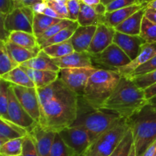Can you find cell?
Returning <instances> with one entry per match:
<instances>
[{"label":"cell","instance_id":"obj_55","mask_svg":"<svg viewBox=\"0 0 156 156\" xmlns=\"http://www.w3.org/2000/svg\"><path fill=\"white\" fill-rule=\"evenodd\" d=\"M113 1H114V0H101V3H103L104 5L107 6V5H108L109 3H111V2Z\"/></svg>","mask_w":156,"mask_h":156},{"label":"cell","instance_id":"obj_37","mask_svg":"<svg viewBox=\"0 0 156 156\" xmlns=\"http://www.w3.org/2000/svg\"><path fill=\"white\" fill-rule=\"evenodd\" d=\"M140 37L146 41V43H156V24L149 21L144 16L142 22Z\"/></svg>","mask_w":156,"mask_h":156},{"label":"cell","instance_id":"obj_11","mask_svg":"<svg viewBox=\"0 0 156 156\" xmlns=\"http://www.w3.org/2000/svg\"><path fill=\"white\" fill-rule=\"evenodd\" d=\"M17 99L27 113L39 123L41 119V105L36 87H25L11 84Z\"/></svg>","mask_w":156,"mask_h":156},{"label":"cell","instance_id":"obj_16","mask_svg":"<svg viewBox=\"0 0 156 156\" xmlns=\"http://www.w3.org/2000/svg\"><path fill=\"white\" fill-rule=\"evenodd\" d=\"M53 61L59 69L94 67L91 61V55L87 51H75L66 56L53 59Z\"/></svg>","mask_w":156,"mask_h":156},{"label":"cell","instance_id":"obj_36","mask_svg":"<svg viewBox=\"0 0 156 156\" xmlns=\"http://www.w3.org/2000/svg\"><path fill=\"white\" fill-rule=\"evenodd\" d=\"M9 83L0 79V118L8 119V108H9Z\"/></svg>","mask_w":156,"mask_h":156},{"label":"cell","instance_id":"obj_42","mask_svg":"<svg viewBox=\"0 0 156 156\" xmlns=\"http://www.w3.org/2000/svg\"><path fill=\"white\" fill-rule=\"evenodd\" d=\"M142 4L140 0H114L106 6L107 12H113L120 9L129 7L134 5Z\"/></svg>","mask_w":156,"mask_h":156},{"label":"cell","instance_id":"obj_48","mask_svg":"<svg viewBox=\"0 0 156 156\" xmlns=\"http://www.w3.org/2000/svg\"><path fill=\"white\" fill-rule=\"evenodd\" d=\"M15 9L16 8L27 7V6H32L37 3L38 0H15Z\"/></svg>","mask_w":156,"mask_h":156},{"label":"cell","instance_id":"obj_25","mask_svg":"<svg viewBox=\"0 0 156 156\" xmlns=\"http://www.w3.org/2000/svg\"><path fill=\"white\" fill-rule=\"evenodd\" d=\"M0 79L4 80L6 82L14 85L25 87H36L27 73L20 66L8 73L0 75Z\"/></svg>","mask_w":156,"mask_h":156},{"label":"cell","instance_id":"obj_30","mask_svg":"<svg viewBox=\"0 0 156 156\" xmlns=\"http://www.w3.org/2000/svg\"><path fill=\"white\" fill-rule=\"evenodd\" d=\"M62 19L61 18H52V17L47 16L44 14L34 13V24H33V31L35 36L37 37L38 35H41L43 32H45L47 28L53 26V24L59 22Z\"/></svg>","mask_w":156,"mask_h":156},{"label":"cell","instance_id":"obj_15","mask_svg":"<svg viewBox=\"0 0 156 156\" xmlns=\"http://www.w3.org/2000/svg\"><path fill=\"white\" fill-rule=\"evenodd\" d=\"M114 43L118 45L133 61L138 56L141 51L142 46L146 42L140 35H130L116 32Z\"/></svg>","mask_w":156,"mask_h":156},{"label":"cell","instance_id":"obj_19","mask_svg":"<svg viewBox=\"0 0 156 156\" xmlns=\"http://www.w3.org/2000/svg\"><path fill=\"white\" fill-rule=\"evenodd\" d=\"M146 6L145 4H138L134 6H129V7L123 8V9H117L113 12H107L102 17L101 22L106 24L107 25L115 28L117 25L123 22V21L133 15L137 11Z\"/></svg>","mask_w":156,"mask_h":156},{"label":"cell","instance_id":"obj_7","mask_svg":"<svg viewBox=\"0 0 156 156\" xmlns=\"http://www.w3.org/2000/svg\"><path fill=\"white\" fill-rule=\"evenodd\" d=\"M1 15L2 38L4 39V32L6 37L15 31H21L34 33L33 24L34 12L31 6L16 8L7 15Z\"/></svg>","mask_w":156,"mask_h":156},{"label":"cell","instance_id":"obj_45","mask_svg":"<svg viewBox=\"0 0 156 156\" xmlns=\"http://www.w3.org/2000/svg\"><path fill=\"white\" fill-rule=\"evenodd\" d=\"M15 9V0H0V14L2 15H9Z\"/></svg>","mask_w":156,"mask_h":156},{"label":"cell","instance_id":"obj_44","mask_svg":"<svg viewBox=\"0 0 156 156\" xmlns=\"http://www.w3.org/2000/svg\"><path fill=\"white\" fill-rule=\"evenodd\" d=\"M66 6L69 12V19L77 21L81 9V0H67Z\"/></svg>","mask_w":156,"mask_h":156},{"label":"cell","instance_id":"obj_52","mask_svg":"<svg viewBox=\"0 0 156 156\" xmlns=\"http://www.w3.org/2000/svg\"><path fill=\"white\" fill-rule=\"evenodd\" d=\"M82 2H83L84 4L88 5V6H95L97 5L100 4L101 2V0H81Z\"/></svg>","mask_w":156,"mask_h":156},{"label":"cell","instance_id":"obj_9","mask_svg":"<svg viewBox=\"0 0 156 156\" xmlns=\"http://www.w3.org/2000/svg\"><path fill=\"white\" fill-rule=\"evenodd\" d=\"M98 68L94 67L60 69L59 77L78 96H83L90 76Z\"/></svg>","mask_w":156,"mask_h":156},{"label":"cell","instance_id":"obj_59","mask_svg":"<svg viewBox=\"0 0 156 156\" xmlns=\"http://www.w3.org/2000/svg\"><path fill=\"white\" fill-rule=\"evenodd\" d=\"M38 1H44V0H38Z\"/></svg>","mask_w":156,"mask_h":156},{"label":"cell","instance_id":"obj_32","mask_svg":"<svg viewBox=\"0 0 156 156\" xmlns=\"http://www.w3.org/2000/svg\"><path fill=\"white\" fill-rule=\"evenodd\" d=\"M20 66L15 62L8 52L6 48L5 41L4 40L0 41V75L8 73L13 69Z\"/></svg>","mask_w":156,"mask_h":156},{"label":"cell","instance_id":"obj_12","mask_svg":"<svg viewBox=\"0 0 156 156\" xmlns=\"http://www.w3.org/2000/svg\"><path fill=\"white\" fill-rule=\"evenodd\" d=\"M7 119L27 129L28 133L37 124V122L23 108L18 99H17L11 87V84L9 90V108Z\"/></svg>","mask_w":156,"mask_h":156},{"label":"cell","instance_id":"obj_4","mask_svg":"<svg viewBox=\"0 0 156 156\" xmlns=\"http://www.w3.org/2000/svg\"><path fill=\"white\" fill-rule=\"evenodd\" d=\"M126 122L132 130L136 156H143L156 140V104L149 102Z\"/></svg>","mask_w":156,"mask_h":156},{"label":"cell","instance_id":"obj_23","mask_svg":"<svg viewBox=\"0 0 156 156\" xmlns=\"http://www.w3.org/2000/svg\"><path fill=\"white\" fill-rule=\"evenodd\" d=\"M5 45L11 58L19 65L36 57L41 49H30L6 40Z\"/></svg>","mask_w":156,"mask_h":156},{"label":"cell","instance_id":"obj_39","mask_svg":"<svg viewBox=\"0 0 156 156\" xmlns=\"http://www.w3.org/2000/svg\"><path fill=\"white\" fill-rule=\"evenodd\" d=\"M131 79H133V80L136 83L138 87L145 90L150 86L156 84V70L146 74L131 78Z\"/></svg>","mask_w":156,"mask_h":156},{"label":"cell","instance_id":"obj_49","mask_svg":"<svg viewBox=\"0 0 156 156\" xmlns=\"http://www.w3.org/2000/svg\"><path fill=\"white\" fill-rule=\"evenodd\" d=\"M144 16L146 18L151 21L152 22H154L156 24V10L150 8H146V12H145Z\"/></svg>","mask_w":156,"mask_h":156},{"label":"cell","instance_id":"obj_21","mask_svg":"<svg viewBox=\"0 0 156 156\" xmlns=\"http://www.w3.org/2000/svg\"><path fill=\"white\" fill-rule=\"evenodd\" d=\"M28 135L27 129L8 119L0 118V145L11 139L22 138Z\"/></svg>","mask_w":156,"mask_h":156},{"label":"cell","instance_id":"obj_13","mask_svg":"<svg viewBox=\"0 0 156 156\" xmlns=\"http://www.w3.org/2000/svg\"><path fill=\"white\" fill-rule=\"evenodd\" d=\"M56 132L47 130L37 124L28 135L33 139L39 156H51V150Z\"/></svg>","mask_w":156,"mask_h":156},{"label":"cell","instance_id":"obj_53","mask_svg":"<svg viewBox=\"0 0 156 156\" xmlns=\"http://www.w3.org/2000/svg\"><path fill=\"white\" fill-rule=\"evenodd\" d=\"M146 8H150V9H156V0H152V1L149 2V3H147Z\"/></svg>","mask_w":156,"mask_h":156},{"label":"cell","instance_id":"obj_33","mask_svg":"<svg viewBox=\"0 0 156 156\" xmlns=\"http://www.w3.org/2000/svg\"><path fill=\"white\" fill-rule=\"evenodd\" d=\"M24 137L11 139L3 145H0V156L21 155Z\"/></svg>","mask_w":156,"mask_h":156},{"label":"cell","instance_id":"obj_61","mask_svg":"<svg viewBox=\"0 0 156 156\" xmlns=\"http://www.w3.org/2000/svg\"><path fill=\"white\" fill-rule=\"evenodd\" d=\"M20 156H21V155H20Z\"/></svg>","mask_w":156,"mask_h":156},{"label":"cell","instance_id":"obj_1","mask_svg":"<svg viewBox=\"0 0 156 156\" xmlns=\"http://www.w3.org/2000/svg\"><path fill=\"white\" fill-rule=\"evenodd\" d=\"M79 96L66 87L56 97L41 106L39 124L44 128L59 132L70 126L77 116Z\"/></svg>","mask_w":156,"mask_h":156},{"label":"cell","instance_id":"obj_27","mask_svg":"<svg viewBox=\"0 0 156 156\" xmlns=\"http://www.w3.org/2000/svg\"><path fill=\"white\" fill-rule=\"evenodd\" d=\"M7 40L27 48L41 49L38 44L37 38L34 33L15 31L9 33Z\"/></svg>","mask_w":156,"mask_h":156},{"label":"cell","instance_id":"obj_38","mask_svg":"<svg viewBox=\"0 0 156 156\" xmlns=\"http://www.w3.org/2000/svg\"><path fill=\"white\" fill-rule=\"evenodd\" d=\"M74 151L64 143L59 135L56 132L52 147L51 156H74Z\"/></svg>","mask_w":156,"mask_h":156},{"label":"cell","instance_id":"obj_14","mask_svg":"<svg viewBox=\"0 0 156 156\" xmlns=\"http://www.w3.org/2000/svg\"><path fill=\"white\" fill-rule=\"evenodd\" d=\"M115 33L116 30L114 28L110 27L104 23L98 24L87 52L90 54H95L103 51L114 42Z\"/></svg>","mask_w":156,"mask_h":156},{"label":"cell","instance_id":"obj_22","mask_svg":"<svg viewBox=\"0 0 156 156\" xmlns=\"http://www.w3.org/2000/svg\"><path fill=\"white\" fill-rule=\"evenodd\" d=\"M20 67L27 73L29 77L34 84L36 88H41L49 85L56 81L59 76V72L35 70L21 65H20Z\"/></svg>","mask_w":156,"mask_h":156},{"label":"cell","instance_id":"obj_60","mask_svg":"<svg viewBox=\"0 0 156 156\" xmlns=\"http://www.w3.org/2000/svg\"><path fill=\"white\" fill-rule=\"evenodd\" d=\"M154 156H156V152H155V155H154Z\"/></svg>","mask_w":156,"mask_h":156},{"label":"cell","instance_id":"obj_31","mask_svg":"<svg viewBox=\"0 0 156 156\" xmlns=\"http://www.w3.org/2000/svg\"><path fill=\"white\" fill-rule=\"evenodd\" d=\"M79 24L78 23V21H74V22L72 24H70L69 26L65 28L62 29V31L58 32L57 34L53 35L52 38H49L48 40L44 41L43 44H41V45H40V47H41V49H43L44 48V47H47V46L52 45V44H58V43H62L64 42V41H69V40H70V38H72V36L73 35L74 32H76L77 28L79 27Z\"/></svg>","mask_w":156,"mask_h":156},{"label":"cell","instance_id":"obj_51","mask_svg":"<svg viewBox=\"0 0 156 156\" xmlns=\"http://www.w3.org/2000/svg\"><path fill=\"white\" fill-rule=\"evenodd\" d=\"M156 152V140L147 148L143 156H154Z\"/></svg>","mask_w":156,"mask_h":156},{"label":"cell","instance_id":"obj_17","mask_svg":"<svg viewBox=\"0 0 156 156\" xmlns=\"http://www.w3.org/2000/svg\"><path fill=\"white\" fill-rule=\"evenodd\" d=\"M156 54V43L149 44L145 43L142 46V49L138 56L134 60L131 61L126 65L123 66L117 70L121 76H129L136 69L144 64L148 61L153 58Z\"/></svg>","mask_w":156,"mask_h":156},{"label":"cell","instance_id":"obj_46","mask_svg":"<svg viewBox=\"0 0 156 156\" xmlns=\"http://www.w3.org/2000/svg\"><path fill=\"white\" fill-rule=\"evenodd\" d=\"M145 94L149 102L156 104V84L145 89Z\"/></svg>","mask_w":156,"mask_h":156},{"label":"cell","instance_id":"obj_3","mask_svg":"<svg viewBox=\"0 0 156 156\" xmlns=\"http://www.w3.org/2000/svg\"><path fill=\"white\" fill-rule=\"evenodd\" d=\"M121 119H123L117 113L94 108L80 96L78 98L77 116L72 125L85 129L92 142L102 133L117 125Z\"/></svg>","mask_w":156,"mask_h":156},{"label":"cell","instance_id":"obj_29","mask_svg":"<svg viewBox=\"0 0 156 156\" xmlns=\"http://www.w3.org/2000/svg\"><path fill=\"white\" fill-rule=\"evenodd\" d=\"M42 50L52 59L62 58L75 52V49L70 40L47 46Z\"/></svg>","mask_w":156,"mask_h":156},{"label":"cell","instance_id":"obj_58","mask_svg":"<svg viewBox=\"0 0 156 156\" xmlns=\"http://www.w3.org/2000/svg\"><path fill=\"white\" fill-rule=\"evenodd\" d=\"M74 156H85V155H84V154H75Z\"/></svg>","mask_w":156,"mask_h":156},{"label":"cell","instance_id":"obj_43","mask_svg":"<svg viewBox=\"0 0 156 156\" xmlns=\"http://www.w3.org/2000/svg\"><path fill=\"white\" fill-rule=\"evenodd\" d=\"M47 2V6L56 11L62 18L69 19V12L67 9L66 2H56L53 0H44Z\"/></svg>","mask_w":156,"mask_h":156},{"label":"cell","instance_id":"obj_10","mask_svg":"<svg viewBox=\"0 0 156 156\" xmlns=\"http://www.w3.org/2000/svg\"><path fill=\"white\" fill-rule=\"evenodd\" d=\"M58 134L76 154H85L91 143L88 132L80 127L70 125L59 131Z\"/></svg>","mask_w":156,"mask_h":156},{"label":"cell","instance_id":"obj_28","mask_svg":"<svg viewBox=\"0 0 156 156\" xmlns=\"http://www.w3.org/2000/svg\"><path fill=\"white\" fill-rule=\"evenodd\" d=\"M102 17L103 16H101L98 14L93 6H88L81 2V9L77 21L79 25H98L101 22Z\"/></svg>","mask_w":156,"mask_h":156},{"label":"cell","instance_id":"obj_54","mask_svg":"<svg viewBox=\"0 0 156 156\" xmlns=\"http://www.w3.org/2000/svg\"><path fill=\"white\" fill-rule=\"evenodd\" d=\"M129 156H136V149H135V146H133L132 150H131L130 153H129Z\"/></svg>","mask_w":156,"mask_h":156},{"label":"cell","instance_id":"obj_56","mask_svg":"<svg viewBox=\"0 0 156 156\" xmlns=\"http://www.w3.org/2000/svg\"><path fill=\"white\" fill-rule=\"evenodd\" d=\"M140 3L142 4H145V5H147V3H149V2H151L152 0H140Z\"/></svg>","mask_w":156,"mask_h":156},{"label":"cell","instance_id":"obj_34","mask_svg":"<svg viewBox=\"0 0 156 156\" xmlns=\"http://www.w3.org/2000/svg\"><path fill=\"white\" fill-rule=\"evenodd\" d=\"M133 145L134 140L132 130L129 128L124 137L110 156H129Z\"/></svg>","mask_w":156,"mask_h":156},{"label":"cell","instance_id":"obj_40","mask_svg":"<svg viewBox=\"0 0 156 156\" xmlns=\"http://www.w3.org/2000/svg\"><path fill=\"white\" fill-rule=\"evenodd\" d=\"M155 70H156V54L153 58H151L149 61H148L147 62L145 63L144 64H143L140 67H139L137 69H136L129 76H126L129 78H134L136 77V76L149 73Z\"/></svg>","mask_w":156,"mask_h":156},{"label":"cell","instance_id":"obj_5","mask_svg":"<svg viewBox=\"0 0 156 156\" xmlns=\"http://www.w3.org/2000/svg\"><path fill=\"white\" fill-rule=\"evenodd\" d=\"M121 76L117 71L98 69L90 76L82 97L92 107L101 109L117 88Z\"/></svg>","mask_w":156,"mask_h":156},{"label":"cell","instance_id":"obj_35","mask_svg":"<svg viewBox=\"0 0 156 156\" xmlns=\"http://www.w3.org/2000/svg\"><path fill=\"white\" fill-rule=\"evenodd\" d=\"M73 22H74V21H71V20L69 19H62L61 21L53 24V26H51V27H50L49 28H47L45 32H43L41 35H38V36L37 37L39 45L43 44L44 41L48 40L49 38H52L53 35H55L56 34H57L58 32L62 31V29L69 26L70 24H73Z\"/></svg>","mask_w":156,"mask_h":156},{"label":"cell","instance_id":"obj_50","mask_svg":"<svg viewBox=\"0 0 156 156\" xmlns=\"http://www.w3.org/2000/svg\"><path fill=\"white\" fill-rule=\"evenodd\" d=\"M42 14H44V15H47V16L52 17V18H61V19H64V18H62V17H61L60 15H59V14H58L57 12H56V11L53 10L52 8H50V6H48L46 7V9H44V11L43 12Z\"/></svg>","mask_w":156,"mask_h":156},{"label":"cell","instance_id":"obj_20","mask_svg":"<svg viewBox=\"0 0 156 156\" xmlns=\"http://www.w3.org/2000/svg\"><path fill=\"white\" fill-rule=\"evenodd\" d=\"M146 6L126 18L115 28L116 32L130 35H140Z\"/></svg>","mask_w":156,"mask_h":156},{"label":"cell","instance_id":"obj_2","mask_svg":"<svg viewBox=\"0 0 156 156\" xmlns=\"http://www.w3.org/2000/svg\"><path fill=\"white\" fill-rule=\"evenodd\" d=\"M148 103L144 90L133 79L122 76L117 88L101 109L117 113L126 120Z\"/></svg>","mask_w":156,"mask_h":156},{"label":"cell","instance_id":"obj_57","mask_svg":"<svg viewBox=\"0 0 156 156\" xmlns=\"http://www.w3.org/2000/svg\"><path fill=\"white\" fill-rule=\"evenodd\" d=\"M53 1H56V2H66L67 0H53Z\"/></svg>","mask_w":156,"mask_h":156},{"label":"cell","instance_id":"obj_18","mask_svg":"<svg viewBox=\"0 0 156 156\" xmlns=\"http://www.w3.org/2000/svg\"><path fill=\"white\" fill-rule=\"evenodd\" d=\"M97 25L80 26L77 28L72 38H70L72 44L75 51L85 52L88 51L91 44Z\"/></svg>","mask_w":156,"mask_h":156},{"label":"cell","instance_id":"obj_24","mask_svg":"<svg viewBox=\"0 0 156 156\" xmlns=\"http://www.w3.org/2000/svg\"><path fill=\"white\" fill-rule=\"evenodd\" d=\"M21 66L41 70H50V71L59 72L60 69L54 64L53 59L48 56L41 49L38 54L32 59L21 64Z\"/></svg>","mask_w":156,"mask_h":156},{"label":"cell","instance_id":"obj_8","mask_svg":"<svg viewBox=\"0 0 156 156\" xmlns=\"http://www.w3.org/2000/svg\"><path fill=\"white\" fill-rule=\"evenodd\" d=\"M94 66L98 69L117 71L131 61L125 52L114 42L103 51L95 54H90Z\"/></svg>","mask_w":156,"mask_h":156},{"label":"cell","instance_id":"obj_41","mask_svg":"<svg viewBox=\"0 0 156 156\" xmlns=\"http://www.w3.org/2000/svg\"><path fill=\"white\" fill-rule=\"evenodd\" d=\"M21 156H39L34 142L30 135L24 137Z\"/></svg>","mask_w":156,"mask_h":156},{"label":"cell","instance_id":"obj_6","mask_svg":"<svg viewBox=\"0 0 156 156\" xmlns=\"http://www.w3.org/2000/svg\"><path fill=\"white\" fill-rule=\"evenodd\" d=\"M129 128L126 119H121L117 125L111 127L94 139L85 156H110L114 151Z\"/></svg>","mask_w":156,"mask_h":156},{"label":"cell","instance_id":"obj_47","mask_svg":"<svg viewBox=\"0 0 156 156\" xmlns=\"http://www.w3.org/2000/svg\"><path fill=\"white\" fill-rule=\"evenodd\" d=\"M47 6V2L45 1H40L37 2V3H35L34 5L31 6V8L33 9L34 13H38V14H42L43 12L44 11V9H46V7Z\"/></svg>","mask_w":156,"mask_h":156},{"label":"cell","instance_id":"obj_26","mask_svg":"<svg viewBox=\"0 0 156 156\" xmlns=\"http://www.w3.org/2000/svg\"><path fill=\"white\" fill-rule=\"evenodd\" d=\"M66 87V85L59 77L56 81L49 85L41 88H37L41 106L56 97Z\"/></svg>","mask_w":156,"mask_h":156}]
</instances>
